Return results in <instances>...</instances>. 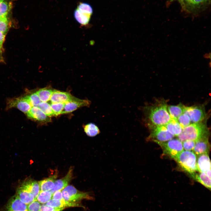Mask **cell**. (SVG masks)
Wrapping results in <instances>:
<instances>
[{
	"label": "cell",
	"mask_w": 211,
	"mask_h": 211,
	"mask_svg": "<svg viewBox=\"0 0 211 211\" xmlns=\"http://www.w3.org/2000/svg\"><path fill=\"white\" fill-rule=\"evenodd\" d=\"M32 106L26 96L11 98L7 101L6 108H16L22 112L27 113Z\"/></svg>",
	"instance_id": "obj_8"
},
{
	"label": "cell",
	"mask_w": 211,
	"mask_h": 211,
	"mask_svg": "<svg viewBox=\"0 0 211 211\" xmlns=\"http://www.w3.org/2000/svg\"><path fill=\"white\" fill-rule=\"evenodd\" d=\"M209 130L204 120L199 122L192 123L183 128L178 139L181 142L186 140L196 141L206 136H209Z\"/></svg>",
	"instance_id": "obj_2"
},
{
	"label": "cell",
	"mask_w": 211,
	"mask_h": 211,
	"mask_svg": "<svg viewBox=\"0 0 211 211\" xmlns=\"http://www.w3.org/2000/svg\"><path fill=\"white\" fill-rule=\"evenodd\" d=\"M73 168L71 167L66 175L63 178L56 180L54 188L50 191L53 194L57 190H62L66 187L72 180L73 176Z\"/></svg>",
	"instance_id": "obj_11"
},
{
	"label": "cell",
	"mask_w": 211,
	"mask_h": 211,
	"mask_svg": "<svg viewBox=\"0 0 211 211\" xmlns=\"http://www.w3.org/2000/svg\"><path fill=\"white\" fill-rule=\"evenodd\" d=\"M5 34L0 31V52L2 47L3 42L4 40Z\"/></svg>",
	"instance_id": "obj_39"
},
{
	"label": "cell",
	"mask_w": 211,
	"mask_h": 211,
	"mask_svg": "<svg viewBox=\"0 0 211 211\" xmlns=\"http://www.w3.org/2000/svg\"><path fill=\"white\" fill-rule=\"evenodd\" d=\"M210 149L208 136H206L195 141L193 152L197 156L203 154H208Z\"/></svg>",
	"instance_id": "obj_12"
},
{
	"label": "cell",
	"mask_w": 211,
	"mask_h": 211,
	"mask_svg": "<svg viewBox=\"0 0 211 211\" xmlns=\"http://www.w3.org/2000/svg\"><path fill=\"white\" fill-rule=\"evenodd\" d=\"M211 162L207 153L197 156V171L199 172H205L211 169Z\"/></svg>",
	"instance_id": "obj_13"
},
{
	"label": "cell",
	"mask_w": 211,
	"mask_h": 211,
	"mask_svg": "<svg viewBox=\"0 0 211 211\" xmlns=\"http://www.w3.org/2000/svg\"><path fill=\"white\" fill-rule=\"evenodd\" d=\"M90 103V102L87 100H84L82 101L65 103L64 109L61 114L71 113L80 107L89 106Z\"/></svg>",
	"instance_id": "obj_16"
},
{
	"label": "cell",
	"mask_w": 211,
	"mask_h": 211,
	"mask_svg": "<svg viewBox=\"0 0 211 211\" xmlns=\"http://www.w3.org/2000/svg\"><path fill=\"white\" fill-rule=\"evenodd\" d=\"M77 8L81 12L91 16L93 13V9L91 6L89 4L80 2L78 4Z\"/></svg>",
	"instance_id": "obj_29"
},
{
	"label": "cell",
	"mask_w": 211,
	"mask_h": 211,
	"mask_svg": "<svg viewBox=\"0 0 211 211\" xmlns=\"http://www.w3.org/2000/svg\"><path fill=\"white\" fill-rule=\"evenodd\" d=\"M64 103H51L50 104L56 116L61 114L64 109Z\"/></svg>",
	"instance_id": "obj_32"
},
{
	"label": "cell",
	"mask_w": 211,
	"mask_h": 211,
	"mask_svg": "<svg viewBox=\"0 0 211 211\" xmlns=\"http://www.w3.org/2000/svg\"><path fill=\"white\" fill-rule=\"evenodd\" d=\"M184 171L190 174L197 171V156L192 151L183 150L174 159Z\"/></svg>",
	"instance_id": "obj_3"
},
{
	"label": "cell",
	"mask_w": 211,
	"mask_h": 211,
	"mask_svg": "<svg viewBox=\"0 0 211 211\" xmlns=\"http://www.w3.org/2000/svg\"><path fill=\"white\" fill-rule=\"evenodd\" d=\"M50 100L51 103H65L69 102L82 101L84 100L77 98L67 92L54 90Z\"/></svg>",
	"instance_id": "obj_9"
},
{
	"label": "cell",
	"mask_w": 211,
	"mask_h": 211,
	"mask_svg": "<svg viewBox=\"0 0 211 211\" xmlns=\"http://www.w3.org/2000/svg\"><path fill=\"white\" fill-rule=\"evenodd\" d=\"M52 199L56 200L63 199L62 190H57L54 192L52 194Z\"/></svg>",
	"instance_id": "obj_37"
},
{
	"label": "cell",
	"mask_w": 211,
	"mask_h": 211,
	"mask_svg": "<svg viewBox=\"0 0 211 211\" xmlns=\"http://www.w3.org/2000/svg\"><path fill=\"white\" fill-rule=\"evenodd\" d=\"M6 211H27V206L16 194L12 197L6 207Z\"/></svg>",
	"instance_id": "obj_10"
},
{
	"label": "cell",
	"mask_w": 211,
	"mask_h": 211,
	"mask_svg": "<svg viewBox=\"0 0 211 211\" xmlns=\"http://www.w3.org/2000/svg\"><path fill=\"white\" fill-rule=\"evenodd\" d=\"M16 195L26 205L35 200L33 195L21 186L17 189Z\"/></svg>",
	"instance_id": "obj_19"
},
{
	"label": "cell",
	"mask_w": 211,
	"mask_h": 211,
	"mask_svg": "<svg viewBox=\"0 0 211 211\" xmlns=\"http://www.w3.org/2000/svg\"><path fill=\"white\" fill-rule=\"evenodd\" d=\"M26 114L29 118L38 121L45 122H49L51 120L49 117L37 107H32Z\"/></svg>",
	"instance_id": "obj_15"
},
{
	"label": "cell",
	"mask_w": 211,
	"mask_h": 211,
	"mask_svg": "<svg viewBox=\"0 0 211 211\" xmlns=\"http://www.w3.org/2000/svg\"><path fill=\"white\" fill-rule=\"evenodd\" d=\"M53 90L49 88H44L39 90L36 93L42 102H47L50 100Z\"/></svg>",
	"instance_id": "obj_25"
},
{
	"label": "cell",
	"mask_w": 211,
	"mask_h": 211,
	"mask_svg": "<svg viewBox=\"0 0 211 211\" xmlns=\"http://www.w3.org/2000/svg\"><path fill=\"white\" fill-rule=\"evenodd\" d=\"M183 150L188 151H193L195 141L190 140H186L182 142Z\"/></svg>",
	"instance_id": "obj_33"
},
{
	"label": "cell",
	"mask_w": 211,
	"mask_h": 211,
	"mask_svg": "<svg viewBox=\"0 0 211 211\" xmlns=\"http://www.w3.org/2000/svg\"><path fill=\"white\" fill-rule=\"evenodd\" d=\"M204 57L206 59H210L211 57V53L210 52L209 53H207L205 54L204 56Z\"/></svg>",
	"instance_id": "obj_41"
},
{
	"label": "cell",
	"mask_w": 211,
	"mask_h": 211,
	"mask_svg": "<svg viewBox=\"0 0 211 211\" xmlns=\"http://www.w3.org/2000/svg\"><path fill=\"white\" fill-rule=\"evenodd\" d=\"M63 209L53 207L44 204L41 205L40 211H62Z\"/></svg>",
	"instance_id": "obj_36"
},
{
	"label": "cell",
	"mask_w": 211,
	"mask_h": 211,
	"mask_svg": "<svg viewBox=\"0 0 211 211\" xmlns=\"http://www.w3.org/2000/svg\"><path fill=\"white\" fill-rule=\"evenodd\" d=\"M183 113L189 117L191 123L202 122L206 117L205 108L201 105L185 106Z\"/></svg>",
	"instance_id": "obj_6"
},
{
	"label": "cell",
	"mask_w": 211,
	"mask_h": 211,
	"mask_svg": "<svg viewBox=\"0 0 211 211\" xmlns=\"http://www.w3.org/2000/svg\"><path fill=\"white\" fill-rule=\"evenodd\" d=\"M149 130L150 134L147 139L154 142L166 141L174 137L168 131L164 125L155 127Z\"/></svg>",
	"instance_id": "obj_7"
},
{
	"label": "cell",
	"mask_w": 211,
	"mask_h": 211,
	"mask_svg": "<svg viewBox=\"0 0 211 211\" xmlns=\"http://www.w3.org/2000/svg\"><path fill=\"white\" fill-rule=\"evenodd\" d=\"M191 174L192 178L210 190L211 189V178L205 172H195Z\"/></svg>",
	"instance_id": "obj_20"
},
{
	"label": "cell",
	"mask_w": 211,
	"mask_h": 211,
	"mask_svg": "<svg viewBox=\"0 0 211 211\" xmlns=\"http://www.w3.org/2000/svg\"><path fill=\"white\" fill-rule=\"evenodd\" d=\"M84 130L86 134L91 137L96 136L100 132L98 127L92 123L85 125L84 127Z\"/></svg>",
	"instance_id": "obj_26"
},
{
	"label": "cell",
	"mask_w": 211,
	"mask_h": 211,
	"mask_svg": "<svg viewBox=\"0 0 211 211\" xmlns=\"http://www.w3.org/2000/svg\"><path fill=\"white\" fill-rule=\"evenodd\" d=\"M185 106L181 103L167 106V110L171 118L177 119L184 113Z\"/></svg>",
	"instance_id": "obj_22"
},
{
	"label": "cell",
	"mask_w": 211,
	"mask_h": 211,
	"mask_svg": "<svg viewBox=\"0 0 211 211\" xmlns=\"http://www.w3.org/2000/svg\"><path fill=\"white\" fill-rule=\"evenodd\" d=\"M178 1L181 4V5L183 6V7L185 5L183 0H178Z\"/></svg>",
	"instance_id": "obj_43"
},
{
	"label": "cell",
	"mask_w": 211,
	"mask_h": 211,
	"mask_svg": "<svg viewBox=\"0 0 211 211\" xmlns=\"http://www.w3.org/2000/svg\"><path fill=\"white\" fill-rule=\"evenodd\" d=\"M21 186L32 194L36 200L40 191L39 182L31 178H28L24 181Z\"/></svg>",
	"instance_id": "obj_14"
},
{
	"label": "cell",
	"mask_w": 211,
	"mask_h": 211,
	"mask_svg": "<svg viewBox=\"0 0 211 211\" xmlns=\"http://www.w3.org/2000/svg\"><path fill=\"white\" fill-rule=\"evenodd\" d=\"M57 175L56 173L48 178L39 181L40 191H50L54 187V183Z\"/></svg>",
	"instance_id": "obj_21"
},
{
	"label": "cell",
	"mask_w": 211,
	"mask_h": 211,
	"mask_svg": "<svg viewBox=\"0 0 211 211\" xmlns=\"http://www.w3.org/2000/svg\"><path fill=\"white\" fill-rule=\"evenodd\" d=\"M208 0H193V7L199 6L206 2Z\"/></svg>",
	"instance_id": "obj_38"
},
{
	"label": "cell",
	"mask_w": 211,
	"mask_h": 211,
	"mask_svg": "<svg viewBox=\"0 0 211 211\" xmlns=\"http://www.w3.org/2000/svg\"><path fill=\"white\" fill-rule=\"evenodd\" d=\"M73 15L76 21L82 26H86L88 24L91 16L81 12L77 8L74 11Z\"/></svg>",
	"instance_id": "obj_24"
},
{
	"label": "cell",
	"mask_w": 211,
	"mask_h": 211,
	"mask_svg": "<svg viewBox=\"0 0 211 211\" xmlns=\"http://www.w3.org/2000/svg\"><path fill=\"white\" fill-rule=\"evenodd\" d=\"M41 205L36 200H35L28 204L27 206V211H40Z\"/></svg>",
	"instance_id": "obj_34"
},
{
	"label": "cell",
	"mask_w": 211,
	"mask_h": 211,
	"mask_svg": "<svg viewBox=\"0 0 211 211\" xmlns=\"http://www.w3.org/2000/svg\"><path fill=\"white\" fill-rule=\"evenodd\" d=\"M38 107L48 117L56 116L50 104L47 102H41Z\"/></svg>",
	"instance_id": "obj_28"
},
{
	"label": "cell",
	"mask_w": 211,
	"mask_h": 211,
	"mask_svg": "<svg viewBox=\"0 0 211 211\" xmlns=\"http://www.w3.org/2000/svg\"><path fill=\"white\" fill-rule=\"evenodd\" d=\"M161 147L165 155L173 159L183 150L182 142L178 139H173L164 142H155Z\"/></svg>",
	"instance_id": "obj_4"
},
{
	"label": "cell",
	"mask_w": 211,
	"mask_h": 211,
	"mask_svg": "<svg viewBox=\"0 0 211 211\" xmlns=\"http://www.w3.org/2000/svg\"><path fill=\"white\" fill-rule=\"evenodd\" d=\"M11 7L12 3L8 0H0V20H7V16Z\"/></svg>",
	"instance_id": "obj_23"
},
{
	"label": "cell",
	"mask_w": 211,
	"mask_h": 211,
	"mask_svg": "<svg viewBox=\"0 0 211 211\" xmlns=\"http://www.w3.org/2000/svg\"><path fill=\"white\" fill-rule=\"evenodd\" d=\"M168 131L174 136H178L182 132L183 128L177 119L171 118L170 121L164 125Z\"/></svg>",
	"instance_id": "obj_18"
},
{
	"label": "cell",
	"mask_w": 211,
	"mask_h": 211,
	"mask_svg": "<svg viewBox=\"0 0 211 211\" xmlns=\"http://www.w3.org/2000/svg\"><path fill=\"white\" fill-rule=\"evenodd\" d=\"M46 204L48 206L63 209L67 207L81 206L79 204L69 202L65 200L64 199L62 200L51 199Z\"/></svg>",
	"instance_id": "obj_17"
},
{
	"label": "cell",
	"mask_w": 211,
	"mask_h": 211,
	"mask_svg": "<svg viewBox=\"0 0 211 211\" xmlns=\"http://www.w3.org/2000/svg\"><path fill=\"white\" fill-rule=\"evenodd\" d=\"M26 97L32 107H38L39 104L41 102L36 92Z\"/></svg>",
	"instance_id": "obj_31"
},
{
	"label": "cell",
	"mask_w": 211,
	"mask_h": 211,
	"mask_svg": "<svg viewBox=\"0 0 211 211\" xmlns=\"http://www.w3.org/2000/svg\"><path fill=\"white\" fill-rule=\"evenodd\" d=\"M205 173L210 178H211V169L207 170Z\"/></svg>",
	"instance_id": "obj_42"
},
{
	"label": "cell",
	"mask_w": 211,
	"mask_h": 211,
	"mask_svg": "<svg viewBox=\"0 0 211 211\" xmlns=\"http://www.w3.org/2000/svg\"><path fill=\"white\" fill-rule=\"evenodd\" d=\"M167 105L164 100H157L143 108L145 124L149 129L156 126H164L171 118L167 110Z\"/></svg>",
	"instance_id": "obj_1"
},
{
	"label": "cell",
	"mask_w": 211,
	"mask_h": 211,
	"mask_svg": "<svg viewBox=\"0 0 211 211\" xmlns=\"http://www.w3.org/2000/svg\"><path fill=\"white\" fill-rule=\"evenodd\" d=\"M8 28V20H0V31L5 34L7 32Z\"/></svg>",
	"instance_id": "obj_35"
},
{
	"label": "cell",
	"mask_w": 211,
	"mask_h": 211,
	"mask_svg": "<svg viewBox=\"0 0 211 211\" xmlns=\"http://www.w3.org/2000/svg\"><path fill=\"white\" fill-rule=\"evenodd\" d=\"M63 199L67 201L75 203L84 199H93L87 192L80 191L72 185L67 186L62 190Z\"/></svg>",
	"instance_id": "obj_5"
},
{
	"label": "cell",
	"mask_w": 211,
	"mask_h": 211,
	"mask_svg": "<svg viewBox=\"0 0 211 211\" xmlns=\"http://www.w3.org/2000/svg\"><path fill=\"white\" fill-rule=\"evenodd\" d=\"M52 194L50 191H40L36 200L40 203H46L52 199Z\"/></svg>",
	"instance_id": "obj_27"
},
{
	"label": "cell",
	"mask_w": 211,
	"mask_h": 211,
	"mask_svg": "<svg viewBox=\"0 0 211 211\" xmlns=\"http://www.w3.org/2000/svg\"><path fill=\"white\" fill-rule=\"evenodd\" d=\"M185 4V2L187 4L190 6L191 7H193V0H183Z\"/></svg>",
	"instance_id": "obj_40"
},
{
	"label": "cell",
	"mask_w": 211,
	"mask_h": 211,
	"mask_svg": "<svg viewBox=\"0 0 211 211\" xmlns=\"http://www.w3.org/2000/svg\"><path fill=\"white\" fill-rule=\"evenodd\" d=\"M177 120L183 128L192 124L189 117L184 113L180 115Z\"/></svg>",
	"instance_id": "obj_30"
}]
</instances>
